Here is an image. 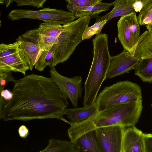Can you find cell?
Wrapping results in <instances>:
<instances>
[{"label": "cell", "mask_w": 152, "mask_h": 152, "mask_svg": "<svg viewBox=\"0 0 152 152\" xmlns=\"http://www.w3.org/2000/svg\"><path fill=\"white\" fill-rule=\"evenodd\" d=\"M13 96L6 101L0 97V119L27 121L49 118L62 120L69 103L50 77L34 74L16 80Z\"/></svg>", "instance_id": "1"}, {"label": "cell", "mask_w": 152, "mask_h": 152, "mask_svg": "<svg viewBox=\"0 0 152 152\" xmlns=\"http://www.w3.org/2000/svg\"><path fill=\"white\" fill-rule=\"evenodd\" d=\"M142 108L141 99L97 111L83 122L71 124L67 130L68 136L71 141L76 142L83 134L100 128L116 125L125 127L134 126Z\"/></svg>", "instance_id": "2"}, {"label": "cell", "mask_w": 152, "mask_h": 152, "mask_svg": "<svg viewBox=\"0 0 152 152\" xmlns=\"http://www.w3.org/2000/svg\"><path fill=\"white\" fill-rule=\"evenodd\" d=\"M93 58L84 84L83 107L95 102L101 85L106 79L111 56L108 46V37L105 34L96 35L92 39Z\"/></svg>", "instance_id": "3"}, {"label": "cell", "mask_w": 152, "mask_h": 152, "mask_svg": "<svg viewBox=\"0 0 152 152\" xmlns=\"http://www.w3.org/2000/svg\"><path fill=\"white\" fill-rule=\"evenodd\" d=\"M91 18L89 15H85L67 24L58 35L57 43L54 45V52L51 66L55 67L69 59L76 47L83 41L85 29L89 24Z\"/></svg>", "instance_id": "4"}, {"label": "cell", "mask_w": 152, "mask_h": 152, "mask_svg": "<svg viewBox=\"0 0 152 152\" xmlns=\"http://www.w3.org/2000/svg\"><path fill=\"white\" fill-rule=\"evenodd\" d=\"M141 99L140 86L136 83L125 80L105 87L97 97L95 102L97 111H100Z\"/></svg>", "instance_id": "5"}, {"label": "cell", "mask_w": 152, "mask_h": 152, "mask_svg": "<svg viewBox=\"0 0 152 152\" xmlns=\"http://www.w3.org/2000/svg\"><path fill=\"white\" fill-rule=\"evenodd\" d=\"M8 17L11 20L28 18L39 20L45 22L56 23L63 25H66L76 18L75 15L71 12L49 8L37 11L14 10L9 13Z\"/></svg>", "instance_id": "6"}, {"label": "cell", "mask_w": 152, "mask_h": 152, "mask_svg": "<svg viewBox=\"0 0 152 152\" xmlns=\"http://www.w3.org/2000/svg\"><path fill=\"white\" fill-rule=\"evenodd\" d=\"M50 67V77L58 86L65 98H69L73 106L77 107L83 90L81 77L75 76L71 78L65 77L59 73L55 67Z\"/></svg>", "instance_id": "7"}, {"label": "cell", "mask_w": 152, "mask_h": 152, "mask_svg": "<svg viewBox=\"0 0 152 152\" xmlns=\"http://www.w3.org/2000/svg\"><path fill=\"white\" fill-rule=\"evenodd\" d=\"M125 127L119 125L102 127L95 130L102 152H122Z\"/></svg>", "instance_id": "8"}, {"label": "cell", "mask_w": 152, "mask_h": 152, "mask_svg": "<svg viewBox=\"0 0 152 152\" xmlns=\"http://www.w3.org/2000/svg\"><path fill=\"white\" fill-rule=\"evenodd\" d=\"M139 42V40L130 50L128 51L124 49L118 55L110 57L107 78L114 77L134 69L140 59L134 56L135 50Z\"/></svg>", "instance_id": "9"}, {"label": "cell", "mask_w": 152, "mask_h": 152, "mask_svg": "<svg viewBox=\"0 0 152 152\" xmlns=\"http://www.w3.org/2000/svg\"><path fill=\"white\" fill-rule=\"evenodd\" d=\"M40 34L37 29L28 31L19 36L16 39L21 43L19 48L27 55L29 69L32 71L42 50L39 43Z\"/></svg>", "instance_id": "10"}, {"label": "cell", "mask_w": 152, "mask_h": 152, "mask_svg": "<svg viewBox=\"0 0 152 152\" xmlns=\"http://www.w3.org/2000/svg\"><path fill=\"white\" fill-rule=\"evenodd\" d=\"M29 69L27 55L20 48L14 54L0 58V73L11 71L20 72L25 75Z\"/></svg>", "instance_id": "11"}, {"label": "cell", "mask_w": 152, "mask_h": 152, "mask_svg": "<svg viewBox=\"0 0 152 152\" xmlns=\"http://www.w3.org/2000/svg\"><path fill=\"white\" fill-rule=\"evenodd\" d=\"M143 133L134 126L125 129L124 133L122 152H145Z\"/></svg>", "instance_id": "12"}, {"label": "cell", "mask_w": 152, "mask_h": 152, "mask_svg": "<svg viewBox=\"0 0 152 152\" xmlns=\"http://www.w3.org/2000/svg\"><path fill=\"white\" fill-rule=\"evenodd\" d=\"M134 0H115L110 3L114 7L108 13L95 18L96 23L107 20V23L111 19L118 16H123L135 12L133 7Z\"/></svg>", "instance_id": "13"}, {"label": "cell", "mask_w": 152, "mask_h": 152, "mask_svg": "<svg viewBox=\"0 0 152 152\" xmlns=\"http://www.w3.org/2000/svg\"><path fill=\"white\" fill-rule=\"evenodd\" d=\"M97 111V105L95 102L86 107L66 108L64 114L69 119L70 125L83 122L88 119Z\"/></svg>", "instance_id": "14"}, {"label": "cell", "mask_w": 152, "mask_h": 152, "mask_svg": "<svg viewBox=\"0 0 152 152\" xmlns=\"http://www.w3.org/2000/svg\"><path fill=\"white\" fill-rule=\"evenodd\" d=\"M111 6L110 3L99 2L94 6H89L84 7H78L67 4V9L74 14L76 18L82 16L89 15L91 17L96 18L101 12L109 10Z\"/></svg>", "instance_id": "15"}, {"label": "cell", "mask_w": 152, "mask_h": 152, "mask_svg": "<svg viewBox=\"0 0 152 152\" xmlns=\"http://www.w3.org/2000/svg\"><path fill=\"white\" fill-rule=\"evenodd\" d=\"M48 146L40 152H80L81 151L77 142L55 139L48 141Z\"/></svg>", "instance_id": "16"}, {"label": "cell", "mask_w": 152, "mask_h": 152, "mask_svg": "<svg viewBox=\"0 0 152 152\" xmlns=\"http://www.w3.org/2000/svg\"><path fill=\"white\" fill-rule=\"evenodd\" d=\"M117 26L119 40L124 49L129 51L134 45L128 22V15L121 16Z\"/></svg>", "instance_id": "17"}, {"label": "cell", "mask_w": 152, "mask_h": 152, "mask_svg": "<svg viewBox=\"0 0 152 152\" xmlns=\"http://www.w3.org/2000/svg\"><path fill=\"white\" fill-rule=\"evenodd\" d=\"M134 56L139 58H152V33L146 31L140 36Z\"/></svg>", "instance_id": "18"}, {"label": "cell", "mask_w": 152, "mask_h": 152, "mask_svg": "<svg viewBox=\"0 0 152 152\" xmlns=\"http://www.w3.org/2000/svg\"><path fill=\"white\" fill-rule=\"evenodd\" d=\"M77 142L81 151L102 152L97 139L95 130L90 131L80 136Z\"/></svg>", "instance_id": "19"}, {"label": "cell", "mask_w": 152, "mask_h": 152, "mask_svg": "<svg viewBox=\"0 0 152 152\" xmlns=\"http://www.w3.org/2000/svg\"><path fill=\"white\" fill-rule=\"evenodd\" d=\"M134 69L135 75L143 82H152V58H140Z\"/></svg>", "instance_id": "20"}, {"label": "cell", "mask_w": 152, "mask_h": 152, "mask_svg": "<svg viewBox=\"0 0 152 152\" xmlns=\"http://www.w3.org/2000/svg\"><path fill=\"white\" fill-rule=\"evenodd\" d=\"M67 24L61 25L56 23L44 22L41 23L37 29L40 34L48 36H57L64 30Z\"/></svg>", "instance_id": "21"}, {"label": "cell", "mask_w": 152, "mask_h": 152, "mask_svg": "<svg viewBox=\"0 0 152 152\" xmlns=\"http://www.w3.org/2000/svg\"><path fill=\"white\" fill-rule=\"evenodd\" d=\"M54 52V45L49 51L43 50L34 66L35 69L40 72L43 71L47 66H51Z\"/></svg>", "instance_id": "22"}, {"label": "cell", "mask_w": 152, "mask_h": 152, "mask_svg": "<svg viewBox=\"0 0 152 152\" xmlns=\"http://www.w3.org/2000/svg\"><path fill=\"white\" fill-rule=\"evenodd\" d=\"M128 20L134 46L137 43L140 37V24L135 12L128 15Z\"/></svg>", "instance_id": "23"}, {"label": "cell", "mask_w": 152, "mask_h": 152, "mask_svg": "<svg viewBox=\"0 0 152 152\" xmlns=\"http://www.w3.org/2000/svg\"><path fill=\"white\" fill-rule=\"evenodd\" d=\"M141 26L147 25L152 23V0H150L139 12L137 17Z\"/></svg>", "instance_id": "24"}, {"label": "cell", "mask_w": 152, "mask_h": 152, "mask_svg": "<svg viewBox=\"0 0 152 152\" xmlns=\"http://www.w3.org/2000/svg\"><path fill=\"white\" fill-rule=\"evenodd\" d=\"M107 20H105L95 23L91 26H86L83 34V40L89 39L95 34H100L104 26L107 23Z\"/></svg>", "instance_id": "25"}, {"label": "cell", "mask_w": 152, "mask_h": 152, "mask_svg": "<svg viewBox=\"0 0 152 152\" xmlns=\"http://www.w3.org/2000/svg\"><path fill=\"white\" fill-rule=\"evenodd\" d=\"M21 43L20 41H16L10 44H5L2 43L0 45V58L5 57L14 54L19 49Z\"/></svg>", "instance_id": "26"}, {"label": "cell", "mask_w": 152, "mask_h": 152, "mask_svg": "<svg viewBox=\"0 0 152 152\" xmlns=\"http://www.w3.org/2000/svg\"><path fill=\"white\" fill-rule=\"evenodd\" d=\"M58 36H48L40 34L39 43L41 49L42 51L50 50L52 46L57 43Z\"/></svg>", "instance_id": "27"}, {"label": "cell", "mask_w": 152, "mask_h": 152, "mask_svg": "<svg viewBox=\"0 0 152 152\" xmlns=\"http://www.w3.org/2000/svg\"><path fill=\"white\" fill-rule=\"evenodd\" d=\"M68 4L78 7L94 6L100 2V0H65Z\"/></svg>", "instance_id": "28"}, {"label": "cell", "mask_w": 152, "mask_h": 152, "mask_svg": "<svg viewBox=\"0 0 152 152\" xmlns=\"http://www.w3.org/2000/svg\"><path fill=\"white\" fill-rule=\"evenodd\" d=\"M47 0H13L18 6L24 5L32 6L37 8L42 7L44 3Z\"/></svg>", "instance_id": "29"}, {"label": "cell", "mask_w": 152, "mask_h": 152, "mask_svg": "<svg viewBox=\"0 0 152 152\" xmlns=\"http://www.w3.org/2000/svg\"><path fill=\"white\" fill-rule=\"evenodd\" d=\"M145 152H152V134H143Z\"/></svg>", "instance_id": "30"}, {"label": "cell", "mask_w": 152, "mask_h": 152, "mask_svg": "<svg viewBox=\"0 0 152 152\" xmlns=\"http://www.w3.org/2000/svg\"><path fill=\"white\" fill-rule=\"evenodd\" d=\"M150 0H134L133 7L135 12H140Z\"/></svg>", "instance_id": "31"}, {"label": "cell", "mask_w": 152, "mask_h": 152, "mask_svg": "<svg viewBox=\"0 0 152 152\" xmlns=\"http://www.w3.org/2000/svg\"><path fill=\"white\" fill-rule=\"evenodd\" d=\"M18 132L19 136L23 138H26L29 133L28 129L24 125H22L19 127Z\"/></svg>", "instance_id": "32"}, {"label": "cell", "mask_w": 152, "mask_h": 152, "mask_svg": "<svg viewBox=\"0 0 152 152\" xmlns=\"http://www.w3.org/2000/svg\"><path fill=\"white\" fill-rule=\"evenodd\" d=\"M0 97L3 98L5 101L10 100L13 97V94L12 92L8 89H4L0 92Z\"/></svg>", "instance_id": "33"}, {"label": "cell", "mask_w": 152, "mask_h": 152, "mask_svg": "<svg viewBox=\"0 0 152 152\" xmlns=\"http://www.w3.org/2000/svg\"><path fill=\"white\" fill-rule=\"evenodd\" d=\"M12 72L10 71L7 73H0V78L4 80L7 84L10 81H12L14 83L16 80L12 75Z\"/></svg>", "instance_id": "34"}, {"label": "cell", "mask_w": 152, "mask_h": 152, "mask_svg": "<svg viewBox=\"0 0 152 152\" xmlns=\"http://www.w3.org/2000/svg\"><path fill=\"white\" fill-rule=\"evenodd\" d=\"M13 0H0V3L1 4H4L5 2L6 7H7L9 4L12 3Z\"/></svg>", "instance_id": "35"}, {"label": "cell", "mask_w": 152, "mask_h": 152, "mask_svg": "<svg viewBox=\"0 0 152 152\" xmlns=\"http://www.w3.org/2000/svg\"><path fill=\"white\" fill-rule=\"evenodd\" d=\"M146 27L148 31L152 33V23L150 24L146 25Z\"/></svg>", "instance_id": "36"}, {"label": "cell", "mask_w": 152, "mask_h": 152, "mask_svg": "<svg viewBox=\"0 0 152 152\" xmlns=\"http://www.w3.org/2000/svg\"><path fill=\"white\" fill-rule=\"evenodd\" d=\"M103 0H100V1H103Z\"/></svg>", "instance_id": "37"}, {"label": "cell", "mask_w": 152, "mask_h": 152, "mask_svg": "<svg viewBox=\"0 0 152 152\" xmlns=\"http://www.w3.org/2000/svg\"><path fill=\"white\" fill-rule=\"evenodd\" d=\"M151 105H152V104Z\"/></svg>", "instance_id": "38"}]
</instances>
